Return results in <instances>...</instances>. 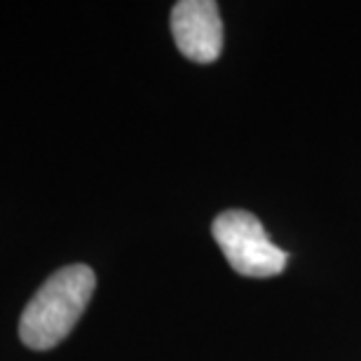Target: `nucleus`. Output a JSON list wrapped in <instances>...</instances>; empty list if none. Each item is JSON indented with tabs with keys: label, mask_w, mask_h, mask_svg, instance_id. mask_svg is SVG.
I'll return each instance as SVG.
<instances>
[{
	"label": "nucleus",
	"mask_w": 361,
	"mask_h": 361,
	"mask_svg": "<svg viewBox=\"0 0 361 361\" xmlns=\"http://www.w3.org/2000/svg\"><path fill=\"white\" fill-rule=\"evenodd\" d=\"M212 233L226 261L244 277H274L286 268V251L274 247L254 214L242 209L223 212L216 216Z\"/></svg>",
	"instance_id": "2"
},
{
	"label": "nucleus",
	"mask_w": 361,
	"mask_h": 361,
	"mask_svg": "<svg viewBox=\"0 0 361 361\" xmlns=\"http://www.w3.org/2000/svg\"><path fill=\"white\" fill-rule=\"evenodd\" d=\"M97 288V277L87 265L56 270L38 288L19 319V338L31 350H52L66 338Z\"/></svg>",
	"instance_id": "1"
},
{
	"label": "nucleus",
	"mask_w": 361,
	"mask_h": 361,
	"mask_svg": "<svg viewBox=\"0 0 361 361\" xmlns=\"http://www.w3.org/2000/svg\"><path fill=\"white\" fill-rule=\"evenodd\" d=\"M178 52L195 63H212L223 49V21L214 0H180L171 10Z\"/></svg>",
	"instance_id": "3"
}]
</instances>
